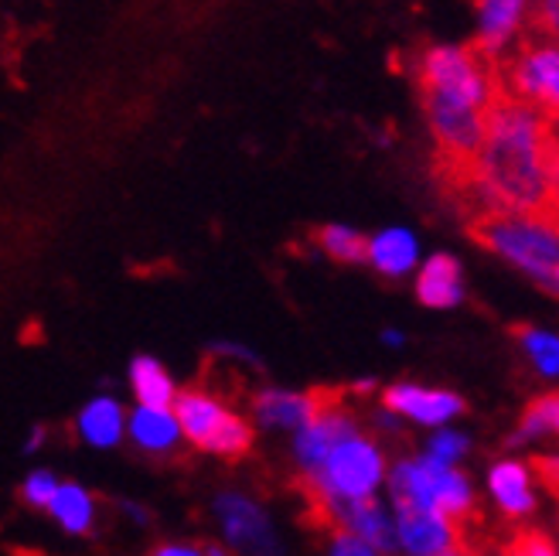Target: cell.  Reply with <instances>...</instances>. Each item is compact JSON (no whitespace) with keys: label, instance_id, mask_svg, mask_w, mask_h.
<instances>
[{"label":"cell","instance_id":"obj_16","mask_svg":"<svg viewBox=\"0 0 559 556\" xmlns=\"http://www.w3.org/2000/svg\"><path fill=\"white\" fill-rule=\"evenodd\" d=\"M488 492L509 519H528L536 512L533 475L522 461H498L488 471Z\"/></svg>","mask_w":559,"mask_h":556},{"label":"cell","instance_id":"obj_8","mask_svg":"<svg viewBox=\"0 0 559 556\" xmlns=\"http://www.w3.org/2000/svg\"><path fill=\"white\" fill-rule=\"evenodd\" d=\"M501 90L536 106L549 123H559V38L528 45L501 79Z\"/></svg>","mask_w":559,"mask_h":556},{"label":"cell","instance_id":"obj_9","mask_svg":"<svg viewBox=\"0 0 559 556\" xmlns=\"http://www.w3.org/2000/svg\"><path fill=\"white\" fill-rule=\"evenodd\" d=\"M396 546L413 556H451L464 553V536L454 519L427 509H396L393 519Z\"/></svg>","mask_w":559,"mask_h":556},{"label":"cell","instance_id":"obj_18","mask_svg":"<svg viewBox=\"0 0 559 556\" xmlns=\"http://www.w3.org/2000/svg\"><path fill=\"white\" fill-rule=\"evenodd\" d=\"M419 260V242L409 229H385L369 239L366 263H372L385 276H406Z\"/></svg>","mask_w":559,"mask_h":556},{"label":"cell","instance_id":"obj_22","mask_svg":"<svg viewBox=\"0 0 559 556\" xmlns=\"http://www.w3.org/2000/svg\"><path fill=\"white\" fill-rule=\"evenodd\" d=\"M515 339L522 352L528 355V363L536 366V372H543L546 379L559 376V335H549V331L533 328V324H519Z\"/></svg>","mask_w":559,"mask_h":556},{"label":"cell","instance_id":"obj_17","mask_svg":"<svg viewBox=\"0 0 559 556\" xmlns=\"http://www.w3.org/2000/svg\"><path fill=\"white\" fill-rule=\"evenodd\" d=\"M127 434L140 451L167 454V451H175V443L181 440V424H178L171 406H144L140 403L127 416Z\"/></svg>","mask_w":559,"mask_h":556},{"label":"cell","instance_id":"obj_27","mask_svg":"<svg viewBox=\"0 0 559 556\" xmlns=\"http://www.w3.org/2000/svg\"><path fill=\"white\" fill-rule=\"evenodd\" d=\"M328 549H331L334 556H372V553H376L372 543H366V540L355 536V533H348V530H331Z\"/></svg>","mask_w":559,"mask_h":556},{"label":"cell","instance_id":"obj_7","mask_svg":"<svg viewBox=\"0 0 559 556\" xmlns=\"http://www.w3.org/2000/svg\"><path fill=\"white\" fill-rule=\"evenodd\" d=\"M419 99H424V114H427L443 168L461 175L485 141L488 109L471 106L454 96H443V93H419Z\"/></svg>","mask_w":559,"mask_h":556},{"label":"cell","instance_id":"obj_29","mask_svg":"<svg viewBox=\"0 0 559 556\" xmlns=\"http://www.w3.org/2000/svg\"><path fill=\"white\" fill-rule=\"evenodd\" d=\"M512 553H528V556H552L556 553V546H552V540L549 536H543V533H525L522 540H515L512 543Z\"/></svg>","mask_w":559,"mask_h":556},{"label":"cell","instance_id":"obj_11","mask_svg":"<svg viewBox=\"0 0 559 556\" xmlns=\"http://www.w3.org/2000/svg\"><path fill=\"white\" fill-rule=\"evenodd\" d=\"M355 427V421L348 416V410L338 406V397H328L324 406L307 421L304 427H297V440H294V458H297V468L304 475H311V471L321 468V461L328 458V451L338 443L342 437H348Z\"/></svg>","mask_w":559,"mask_h":556},{"label":"cell","instance_id":"obj_6","mask_svg":"<svg viewBox=\"0 0 559 556\" xmlns=\"http://www.w3.org/2000/svg\"><path fill=\"white\" fill-rule=\"evenodd\" d=\"M171 410L181 424V437H188L199 451L218 458H242L253 448V427L229 403H222L212 393H202V389L175 393Z\"/></svg>","mask_w":559,"mask_h":556},{"label":"cell","instance_id":"obj_1","mask_svg":"<svg viewBox=\"0 0 559 556\" xmlns=\"http://www.w3.org/2000/svg\"><path fill=\"white\" fill-rule=\"evenodd\" d=\"M549 120L536 106L501 90L485 117V141L474 161L454 175L457 191L485 212H543L549 215L546 178Z\"/></svg>","mask_w":559,"mask_h":556},{"label":"cell","instance_id":"obj_31","mask_svg":"<svg viewBox=\"0 0 559 556\" xmlns=\"http://www.w3.org/2000/svg\"><path fill=\"white\" fill-rule=\"evenodd\" d=\"M212 355H218V358H239V363H253V358H257L246 345H236V342H215Z\"/></svg>","mask_w":559,"mask_h":556},{"label":"cell","instance_id":"obj_23","mask_svg":"<svg viewBox=\"0 0 559 556\" xmlns=\"http://www.w3.org/2000/svg\"><path fill=\"white\" fill-rule=\"evenodd\" d=\"M543 434L559 437V393L539 397L536 403H528V410L522 413V421H519V430L509 437V443H512V448H519V443L536 440Z\"/></svg>","mask_w":559,"mask_h":556},{"label":"cell","instance_id":"obj_25","mask_svg":"<svg viewBox=\"0 0 559 556\" xmlns=\"http://www.w3.org/2000/svg\"><path fill=\"white\" fill-rule=\"evenodd\" d=\"M467 448H471L467 434H457V430H437V434L430 437V443H427V451H424V454H430V458L440 461V464H457V461L467 454Z\"/></svg>","mask_w":559,"mask_h":556},{"label":"cell","instance_id":"obj_26","mask_svg":"<svg viewBox=\"0 0 559 556\" xmlns=\"http://www.w3.org/2000/svg\"><path fill=\"white\" fill-rule=\"evenodd\" d=\"M55 488H59V482H55L51 471H35V475H27V478H24L21 498H24L27 506H35V509H48Z\"/></svg>","mask_w":559,"mask_h":556},{"label":"cell","instance_id":"obj_20","mask_svg":"<svg viewBox=\"0 0 559 556\" xmlns=\"http://www.w3.org/2000/svg\"><path fill=\"white\" fill-rule=\"evenodd\" d=\"M48 512L69 536H86L96 522L93 495L75 482H59V488H55L51 502H48Z\"/></svg>","mask_w":559,"mask_h":556},{"label":"cell","instance_id":"obj_24","mask_svg":"<svg viewBox=\"0 0 559 556\" xmlns=\"http://www.w3.org/2000/svg\"><path fill=\"white\" fill-rule=\"evenodd\" d=\"M318 246L338 263H366L369 253V239L348 226H324L318 233Z\"/></svg>","mask_w":559,"mask_h":556},{"label":"cell","instance_id":"obj_14","mask_svg":"<svg viewBox=\"0 0 559 556\" xmlns=\"http://www.w3.org/2000/svg\"><path fill=\"white\" fill-rule=\"evenodd\" d=\"M331 393H290V389H263L253 397L257 421L270 430H297L324 406Z\"/></svg>","mask_w":559,"mask_h":556},{"label":"cell","instance_id":"obj_13","mask_svg":"<svg viewBox=\"0 0 559 556\" xmlns=\"http://www.w3.org/2000/svg\"><path fill=\"white\" fill-rule=\"evenodd\" d=\"M474 4H478V42H474V48L498 62V55L519 35L533 4L528 0H474Z\"/></svg>","mask_w":559,"mask_h":556},{"label":"cell","instance_id":"obj_10","mask_svg":"<svg viewBox=\"0 0 559 556\" xmlns=\"http://www.w3.org/2000/svg\"><path fill=\"white\" fill-rule=\"evenodd\" d=\"M382 406L403 416V421L424 424V427H443L467 410V403L457 393H451V389H427L413 382L389 386L382 393Z\"/></svg>","mask_w":559,"mask_h":556},{"label":"cell","instance_id":"obj_30","mask_svg":"<svg viewBox=\"0 0 559 556\" xmlns=\"http://www.w3.org/2000/svg\"><path fill=\"white\" fill-rule=\"evenodd\" d=\"M536 475L559 495V454H546V458H536Z\"/></svg>","mask_w":559,"mask_h":556},{"label":"cell","instance_id":"obj_34","mask_svg":"<svg viewBox=\"0 0 559 556\" xmlns=\"http://www.w3.org/2000/svg\"><path fill=\"white\" fill-rule=\"evenodd\" d=\"M41 437H45V430L35 427V434H32V440H27V448H24V451H38V448H41Z\"/></svg>","mask_w":559,"mask_h":556},{"label":"cell","instance_id":"obj_15","mask_svg":"<svg viewBox=\"0 0 559 556\" xmlns=\"http://www.w3.org/2000/svg\"><path fill=\"white\" fill-rule=\"evenodd\" d=\"M416 297H419V304H427V308H437V311L457 308V304L464 300V273H461V263L451 253L430 257L424 267H419Z\"/></svg>","mask_w":559,"mask_h":556},{"label":"cell","instance_id":"obj_19","mask_svg":"<svg viewBox=\"0 0 559 556\" xmlns=\"http://www.w3.org/2000/svg\"><path fill=\"white\" fill-rule=\"evenodd\" d=\"M123 430H127L123 406L109 397L86 403L79 413V437L86 443H93V448H117Z\"/></svg>","mask_w":559,"mask_h":556},{"label":"cell","instance_id":"obj_4","mask_svg":"<svg viewBox=\"0 0 559 556\" xmlns=\"http://www.w3.org/2000/svg\"><path fill=\"white\" fill-rule=\"evenodd\" d=\"M419 93H443L488 109L501 93V75L488 55L464 45H433L416 59Z\"/></svg>","mask_w":559,"mask_h":556},{"label":"cell","instance_id":"obj_12","mask_svg":"<svg viewBox=\"0 0 559 556\" xmlns=\"http://www.w3.org/2000/svg\"><path fill=\"white\" fill-rule=\"evenodd\" d=\"M218 519H222V530H226V540L233 546L242 549H253V553H273L276 540L270 533V522L263 516V509L257 502H249L242 495H222L218 498Z\"/></svg>","mask_w":559,"mask_h":556},{"label":"cell","instance_id":"obj_2","mask_svg":"<svg viewBox=\"0 0 559 556\" xmlns=\"http://www.w3.org/2000/svg\"><path fill=\"white\" fill-rule=\"evenodd\" d=\"M471 236L559 297V218L543 212H485L474 215Z\"/></svg>","mask_w":559,"mask_h":556},{"label":"cell","instance_id":"obj_5","mask_svg":"<svg viewBox=\"0 0 559 556\" xmlns=\"http://www.w3.org/2000/svg\"><path fill=\"white\" fill-rule=\"evenodd\" d=\"M382 478L385 458L376 448V440L352 430L328 451L321 468L307 475V495H311V502L318 498H361L376 495Z\"/></svg>","mask_w":559,"mask_h":556},{"label":"cell","instance_id":"obj_33","mask_svg":"<svg viewBox=\"0 0 559 556\" xmlns=\"http://www.w3.org/2000/svg\"><path fill=\"white\" fill-rule=\"evenodd\" d=\"M382 342H385V345H393V348H400V345H403V335H400V331L389 328L385 335H382Z\"/></svg>","mask_w":559,"mask_h":556},{"label":"cell","instance_id":"obj_32","mask_svg":"<svg viewBox=\"0 0 559 556\" xmlns=\"http://www.w3.org/2000/svg\"><path fill=\"white\" fill-rule=\"evenodd\" d=\"M157 556H199L202 546H194V543H164L160 549H154Z\"/></svg>","mask_w":559,"mask_h":556},{"label":"cell","instance_id":"obj_28","mask_svg":"<svg viewBox=\"0 0 559 556\" xmlns=\"http://www.w3.org/2000/svg\"><path fill=\"white\" fill-rule=\"evenodd\" d=\"M533 21H536V27L543 35L559 38V0H536Z\"/></svg>","mask_w":559,"mask_h":556},{"label":"cell","instance_id":"obj_3","mask_svg":"<svg viewBox=\"0 0 559 556\" xmlns=\"http://www.w3.org/2000/svg\"><path fill=\"white\" fill-rule=\"evenodd\" d=\"M393 509H427L464 525L474 516V488L457 464H440L430 454L406 458L389 471Z\"/></svg>","mask_w":559,"mask_h":556},{"label":"cell","instance_id":"obj_21","mask_svg":"<svg viewBox=\"0 0 559 556\" xmlns=\"http://www.w3.org/2000/svg\"><path fill=\"white\" fill-rule=\"evenodd\" d=\"M130 386L136 403L144 406H171L175 403V382L167 369L157 363L154 355H136L130 366Z\"/></svg>","mask_w":559,"mask_h":556}]
</instances>
